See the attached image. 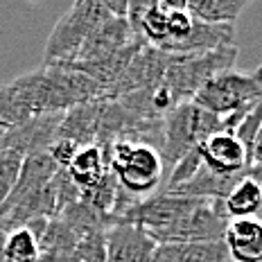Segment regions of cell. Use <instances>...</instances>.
I'll return each instance as SVG.
<instances>
[{
    "instance_id": "obj_15",
    "label": "cell",
    "mask_w": 262,
    "mask_h": 262,
    "mask_svg": "<svg viewBox=\"0 0 262 262\" xmlns=\"http://www.w3.org/2000/svg\"><path fill=\"white\" fill-rule=\"evenodd\" d=\"M262 208V185L251 179L247 170L244 177L235 183V188L224 199V210L231 220H244V217H255Z\"/></svg>"
},
{
    "instance_id": "obj_13",
    "label": "cell",
    "mask_w": 262,
    "mask_h": 262,
    "mask_svg": "<svg viewBox=\"0 0 262 262\" xmlns=\"http://www.w3.org/2000/svg\"><path fill=\"white\" fill-rule=\"evenodd\" d=\"M151 262H233L224 242L158 244Z\"/></svg>"
},
{
    "instance_id": "obj_5",
    "label": "cell",
    "mask_w": 262,
    "mask_h": 262,
    "mask_svg": "<svg viewBox=\"0 0 262 262\" xmlns=\"http://www.w3.org/2000/svg\"><path fill=\"white\" fill-rule=\"evenodd\" d=\"M262 97V63L255 70L242 73V70H226L212 77L194 95V104L215 116H231V113L255 104Z\"/></svg>"
},
{
    "instance_id": "obj_9",
    "label": "cell",
    "mask_w": 262,
    "mask_h": 262,
    "mask_svg": "<svg viewBox=\"0 0 262 262\" xmlns=\"http://www.w3.org/2000/svg\"><path fill=\"white\" fill-rule=\"evenodd\" d=\"M204 167L210 172L222 174V177H231V174H242L249 167V156L244 145L235 138V134H212L201 145H196Z\"/></svg>"
},
{
    "instance_id": "obj_2",
    "label": "cell",
    "mask_w": 262,
    "mask_h": 262,
    "mask_svg": "<svg viewBox=\"0 0 262 262\" xmlns=\"http://www.w3.org/2000/svg\"><path fill=\"white\" fill-rule=\"evenodd\" d=\"M113 18L104 0H79L52 27L43 52V66H68L81 46L104 20Z\"/></svg>"
},
{
    "instance_id": "obj_19",
    "label": "cell",
    "mask_w": 262,
    "mask_h": 262,
    "mask_svg": "<svg viewBox=\"0 0 262 262\" xmlns=\"http://www.w3.org/2000/svg\"><path fill=\"white\" fill-rule=\"evenodd\" d=\"M0 251L5 253V258L12 262H39V258H41L39 244H36L34 235H32L25 226L9 233Z\"/></svg>"
},
{
    "instance_id": "obj_7",
    "label": "cell",
    "mask_w": 262,
    "mask_h": 262,
    "mask_svg": "<svg viewBox=\"0 0 262 262\" xmlns=\"http://www.w3.org/2000/svg\"><path fill=\"white\" fill-rule=\"evenodd\" d=\"M63 113H43V116H34L25 120L23 124L14 129L3 131L0 136V149L14 151L18 156H32L48 151L59 136V124H61Z\"/></svg>"
},
{
    "instance_id": "obj_23",
    "label": "cell",
    "mask_w": 262,
    "mask_h": 262,
    "mask_svg": "<svg viewBox=\"0 0 262 262\" xmlns=\"http://www.w3.org/2000/svg\"><path fill=\"white\" fill-rule=\"evenodd\" d=\"M79 151V147L75 143H70V140H63V138H57L54 143L48 147V156L54 161V165L59 167V170H66V167L70 165V161L75 158V154Z\"/></svg>"
},
{
    "instance_id": "obj_1",
    "label": "cell",
    "mask_w": 262,
    "mask_h": 262,
    "mask_svg": "<svg viewBox=\"0 0 262 262\" xmlns=\"http://www.w3.org/2000/svg\"><path fill=\"white\" fill-rule=\"evenodd\" d=\"M222 131V118L194 102L177 104L163 116V143L158 149L163 170H172L181 158L212 134Z\"/></svg>"
},
{
    "instance_id": "obj_20",
    "label": "cell",
    "mask_w": 262,
    "mask_h": 262,
    "mask_svg": "<svg viewBox=\"0 0 262 262\" xmlns=\"http://www.w3.org/2000/svg\"><path fill=\"white\" fill-rule=\"evenodd\" d=\"M201 156H199V149H190L188 154H185L181 161L177 163V165L170 170V174H167V181L163 183V192H170V190H174V188H179V185H183V183H188L190 179L194 177L196 172L201 170Z\"/></svg>"
},
{
    "instance_id": "obj_10",
    "label": "cell",
    "mask_w": 262,
    "mask_h": 262,
    "mask_svg": "<svg viewBox=\"0 0 262 262\" xmlns=\"http://www.w3.org/2000/svg\"><path fill=\"white\" fill-rule=\"evenodd\" d=\"M136 36L131 34V27L127 23V18H108L104 20L95 32L86 39V43L81 46V50L77 54L73 63H84V61H97L116 54L118 50H122L124 46H129Z\"/></svg>"
},
{
    "instance_id": "obj_16",
    "label": "cell",
    "mask_w": 262,
    "mask_h": 262,
    "mask_svg": "<svg viewBox=\"0 0 262 262\" xmlns=\"http://www.w3.org/2000/svg\"><path fill=\"white\" fill-rule=\"evenodd\" d=\"M66 172H68L70 181L79 188V192L93 188L106 172V163H104L100 147H95V145L81 147L73 161H70V165L66 167Z\"/></svg>"
},
{
    "instance_id": "obj_4",
    "label": "cell",
    "mask_w": 262,
    "mask_h": 262,
    "mask_svg": "<svg viewBox=\"0 0 262 262\" xmlns=\"http://www.w3.org/2000/svg\"><path fill=\"white\" fill-rule=\"evenodd\" d=\"M237 54V46H224L204 54H174V61L163 75L161 84L172 93L177 104L192 102L212 77L235 68Z\"/></svg>"
},
{
    "instance_id": "obj_24",
    "label": "cell",
    "mask_w": 262,
    "mask_h": 262,
    "mask_svg": "<svg viewBox=\"0 0 262 262\" xmlns=\"http://www.w3.org/2000/svg\"><path fill=\"white\" fill-rule=\"evenodd\" d=\"M249 165H262V127L253 140V147H251V163Z\"/></svg>"
},
{
    "instance_id": "obj_14",
    "label": "cell",
    "mask_w": 262,
    "mask_h": 262,
    "mask_svg": "<svg viewBox=\"0 0 262 262\" xmlns=\"http://www.w3.org/2000/svg\"><path fill=\"white\" fill-rule=\"evenodd\" d=\"M249 5V0H192L185 3V12L206 25H235Z\"/></svg>"
},
{
    "instance_id": "obj_8",
    "label": "cell",
    "mask_w": 262,
    "mask_h": 262,
    "mask_svg": "<svg viewBox=\"0 0 262 262\" xmlns=\"http://www.w3.org/2000/svg\"><path fill=\"white\" fill-rule=\"evenodd\" d=\"M106 262H151L158 244L134 224H111L104 231Z\"/></svg>"
},
{
    "instance_id": "obj_17",
    "label": "cell",
    "mask_w": 262,
    "mask_h": 262,
    "mask_svg": "<svg viewBox=\"0 0 262 262\" xmlns=\"http://www.w3.org/2000/svg\"><path fill=\"white\" fill-rule=\"evenodd\" d=\"M77 247V235L66 226L63 220L52 217L46 224V231L39 239V253L41 255H73Z\"/></svg>"
},
{
    "instance_id": "obj_6",
    "label": "cell",
    "mask_w": 262,
    "mask_h": 262,
    "mask_svg": "<svg viewBox=\"0 0 262 262\" xmlns=\"http://www.w3.org/2000/svg\"><path fill=\"white\" fill-rule=\"evenodd\" d=\"M231 217L224 210V201H199L179 222L158 231H147L156 244L179 242H222Z\"/></svg>"
},
{
    "instance_id": "obj_3",
    "label": "cell",
    "mask_w": 262,
    "mask_h": 262,
    "mask_svg": "<svg viewBox=\"0 0 262 262\" xmlns=\"http://www.w3.org/2000/svg\"><path fill=\"white\" fill-rule=\"evenodd\" d=\"M102 156H104L106 170H111L118 185L136 199L154 192L163 183V177H165L158 151L147 145L116 140L108 149L102 151Z\"/></svg>"
},
{
    "instance_id": "obj_18",
    "label": "cell",
    "mask_w": 262,
    "mask_h": 262,
    "mask_svg": "<svg viewBox=\"0 0 262 262\" xmlns=\"http://www.w3.org/2000/svg\"><path fill=\"white\" fill-rule=\"evenodd\" d=\"M30 118H32L30 111H27V106L23 104V100H20L18 91L14 89L12 81L0 86V129L3 131L14 129Z\"/></svg>"
},
{
    "instance_id": "obj_11",
    "label": "cell",
    "mask_w": 262,
    "mask_h": 262,
    "mask_svg": "<svg viewBox=\"0 0 262 262\" xmlns=\"http://www.w3.org/2000/svg\"><path fill=\"white\" fill-rule=\"evenodd\" d=\"M222 242L233 262H262V220H231Z\"/></svg>"
},
{
    "instance_id": "obj_21",
    "label": "cell",
    "mask_w": 262,
    "mask_h": 262,
    "mask_svg": "<svg viewBox=\"0 0 262 262\" xmlns=\"http://www.w3.org/2000/svg\"><path fill=\"white\" fill-rule=\"evenodd\" d=\"M75 262H106V242L104 231L89 233L77 239V247L73 251Z\"/></svg>"
},
{
    "instance_id": "obj_22",
    "label": "cell",
    "mask_w": 262,
    "mask_h": 262,
    "mask_svg": "<svg viewBox=\"0 0 262 262\" xmlns=\"http://www.w3.org/2000/svg\"><path fill=\"white\" fill-rule=\"evenodd\" d=\"M20 165H23V156L0 149V206L7 201L9 192L14 190Z\"/></svg>"
},
{
    "instance_id": "obj_25",
    "label": "cell",
    "mask_w": 262,
    "mask_h": 262,
    "mask_svg": "<svg viewBox=\"0 0 262 262\" xmlns=\"http://www.w3.org/2000/svg\"><path fill=\"white\" fill-rule=\"evenodd\" d=\"M0 262H12V260H7V258H5V253L0 251Z\"/></svg>"
},
{
    "instance_id": "obj_12",
    "label": "cell",
    "mask_w": 262,
    "mask_h": 262,
    "mask_svg": "<svg viewBox=\"0 0 262 262\" xmlns=\"http://www.w3.org/2000/svg\"><path fill=\"white\" fill-rule=\"evenodd\" d=\"M102 104L100 102H86V104L73 106L70 111L63 113L61 124H59L57 138L70 140L81 149V147H91L97 140V131H100V118H102Z\"/></svg>"
},
{
    "instance_id": "obj_26",
    "label": "cell",
    "mask_w": 262,
    "mask_h": 262,
    "mask_svg": "<svg viewBox=\"0 0 262 262\" xmlns=\"http://www.w3.org/2000/svg\"><path fill=\"white\" fill-rule=\"evenodd\" d=\"M0 136H3V129H0Z\"/></svg>"
}]
</instances>
